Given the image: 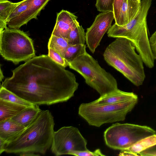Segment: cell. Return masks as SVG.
I'll list each match as a JSON object with an SVG mask.
<instances>
[{"label": "cell", "instance_id": "obj_14", "mask_svg": "<svg viewBox=\"0 0 156 156\" xmlns=\"http://www.w3.org/2000/svg\"><path fill=\"white\" fill-rule=\"evenodd\" d=\"M136 98H138V96L133 92H125L118 89L100 96L99 98L91 102L97 105L112 104Z\"/></svg>", "mask_w": 156, "mask_h": 156}, {"label": "cell", "instance_id": "obj_34", "mask_svg": "<svg viewBox=\"0 0 156 156\" xmlns=\"http://www.w3.org/2000/svg\"><path fill=\"white\" fill-rule=\"evenodd\" d=\"M133 0L135 1H136V2H141V0Z\"/></svg>", "mask_w": 156, "mask_h": 156}, {"label": "cell", "instance_id": "obj_13", "mask_svg": "<svg viewBox=\"0 0 156 156\" xmlns=\"http://www.w3.org/2000/svg\"><path fill=\"white\" fill-rule=\"evenodd\" d=\"M140 5L139 2L133 0H124L115 23L123 26L131 21L137 14Z\"/></svg>", "mask_w": 156, "mask_h": 156}, {"label": "cell", "instance_id": "obj_1", "mask_svg": "<svg viewBox=\"0 0 156 156\" xmlns=\"http://www.w3.org/2000/svg\"><path fill=\"white\" fill-rule=\"evenodd\" d=\"M12 72V76L1 85L35 105L66 101L74 96L79 85L74 74L48 55L35 56Z\"/></svg>", "mask_w": 156, "mask_h": 156}, {"label": "cell", "instance_id": "obj_27", "mask_svg": "<svg viewBox=\"0 0 156 156\" xmlns=\"http://www.w3.org/2000/svg\"><path fill=\"white\" fill-rule=\"evenodd\" d=\"M71 155L77 156H103V154L99 149H96L94 151H91L88 149L83 151H76L72 152Z\"/></svg>", "mask_w": 156, "mask_h": 156}, {"label": "cell", "instance_id": "obj_20", "mask_svg": "<svg viewBox=\"0 0 156 156\" xmlns=\"http://www.w3.org/2000/svg\"><path fill=\"white\" fill-rule=\"evenodd\" d=\"M156 146V134L145 137L125 150H127L137 154L140 152Z\"/></svg>", "mask_w": 156, "mask_h": 156}, {"label": "cell", "instance_id": "obj_5", "mask_svg": "<svg viewBox=\"0 0 156 156\" xmlns=\"http://www.w3.org/2000/svg\"><path fill=\"white\" fill-rule=\"evenodd\" d=\"M68 65L81 75L86 83L96 90L101 96L118 89L116 79L87 51L68 62Z\"/></svg>", "mask_w": 156, "mask_h": 156}, {"label": "cell", "instance_id": "obj_16", "mask_svg": "<svg viewBox=\"0 0 156 156\" xmlns=\"http://www.w3.org/2000/svg\"><path fill=\"white\" fill-rule=\"evenodd\" d=\"M41 110L37 105L27 107L11 119L26 128L33 122Z\"/></svg>", "mask_w": 156, "mask_h": 156}, {"label": "cell", "instance_id": "obj_25", "mask_svg": "<svg viewBox=\"0 0 156 156\" xmlns=\"http://www.w3.org/2000/svg\"><path fill=\"white\" fill-rule=\"evenodd\" d=\"M48 56L54 62L65 68L68 65V62L59 53L51 48H48Z\"/></svg>", "mask_w": 156, "mask_h": 156}, {"label": "cell", "instance_id": "obj_9", "mask_svg": "<svg viewBox=\"0 0 156 156\" xmlns=\"http://www.w3.org/2000/svg\"><path fill=\"white\" fill-rule=\"evenodd\" d=\"M87 144L77 128L64 126L54 132L51 149L56 156L71 155L73 152L87 150Z\"/></svg>", "mask_w": 156, "mask_h": 156}, {"label": "cell", "instance_id": "obj_12", "mask_svg": "<svg viewBox=\"0 0 156 156\" xmlns=\"http://www.w3.org/2000/svg\"><path fill=\"white\" fill-rule=\"evenodd\" d=\"M50 0H31L29 9L16 21L10 28L19 29L31 20L37 19Z\"/></svg>", "mask_w": 156, "mask_h": 156}, {"label": "cell", "instance_id": "obj_4", "mask_svg": "<svg viewBox=\"0 0 156 156\" xmlns=\"http://www.w3.org/2000/svg\"><path fill=\"white\" fill-rule=\"evenodd\" d=\"M152 0H142L139 11L135 17L123 26L115 23L107 32L109 37H123L130 41L140 55L149 52L150 47L148 37L147 16Z\"/></svg>", "mask_w": 156, "mask_h": 156}, {"label": "cell", "instance_id": "obj_3", "mask_svg": "<svg viewBox=\"0 0 156 156\" xmlns=\"http://www.w3.org/2000/svg\"><path fill=\"white\" fill-rule=\"evenodd\" d=\"M135 47L129 40L118 37L110 43L103 55L110 66L121 73L134 85H142L145 75L143 61L136 51Z\"/></svg>", "mask_w": 156, "mask_h": 156}, {"label": "cell", "instance_id": "obj_24", "mask_svg": "<svg viewBox=\"0 0 156 156\" xmlns=\"http://www.w3.org/2000/svg\"><path fill=\"white\" fill-rule=\"evenodd\" d=\"M86 45L85 44L70 45L67 48L64 57L69 62L85 53Z\"/></svg>", "mask_w": 156, "mask_h": 156}, {"label": "cell", "instance_id": "obj_17", "mask_svg": "<svg viewBox=\"0 0 156 156\" xmlns=\"http://www.w3.org/2000/svg\"><path fill=\"white\" fill-rule=\"evenodd\" d=\"M27 107L0 99V122L11 119Z\"/></svg>", "mask_w": 156, "mask_h": 156}, {"label": "cell", "instance_id": "obj_32", "mask_svg": "<svg viewBox=\"0 0 156 156\" xmlns=\"http://www.w3.org/2000/svg\"><path fill=\"white\" fill-rule=\"evenodd\" d=\"M20 154V155L21 156H34L40 155L39 154H37L35 153L31 152L22 153Z\"/></svg>", "mask_w": 156, "mask_h": 156}, {"label": "cell", "instance_id": "obj_33", "mask_svg": "<svg viewBox=\"0 0 156 156\" xmlns=\"http://www.w3.org/2000/svg\"><path fill=\"white\" fill-rule=\"evenodd\" d=\"M0 82H1L2 80L3 79L4 76L2 72V70L1 68L0 69Z\"/></svg>", "mask_w": 156, "mask_h": 156}, {"label": "cell", "instance_id": "obj_22", "mask_svg": "<svg viewBox=\"0 0 156 156\" xmlns=\"http://www.w3.org/2000/svg\"><path fill=\"white\" fill-rule=\"evenodd\" d=\"M31 0H23L16 7L10 15L7 26L10 28L16 21L29 8Z\"/></svg>", "mask_w": 156, "mask_h": 156}, {"label": "cell", "instance_id": "obj_6", "mask_svg": "<svg viewBox=\"0 0 156 156\" xmlns=\"http://www.w3.org/2000/svg\"><path fill=\"white\" fill-rule=\"evenodd\" d=\"M138 98L112 104L97 105L83 103L79 108L78 114L92 126L99 127L107 123L124 121L127 114L136 104Z\"/></svg>", "mask_w": 156, "mask_h": 156}, {"label": "cell", "instance_id": "obj_26", "mask_svg": "<svg viewBox=\"0 0 156 156\" xmlns=\"http://www.w3.org/2000/svg\"><path fill=\"white\" fill-rule=\"evenodd\" d=\"M114 0H96L95 6L98 10L101 12L113 11Z\"/></svg>", "mask_w": 156, "mask_h": 156}, {"label": "cell", "instance_id": "obj_21", "mask_svg": "<svg viewBox=\"0 0 156 156\" xmlns=\"http://www.w3.org/2000/svg\"><path fill=\"white\" fill-rule=\"evenodd\" d=\"M69 45L67 40L62 37L51 34L48 42V48L55 50L64 57Z\"/></svg>", "mask_w": 156, "mask_h": 156}, {"label": "cell", "instance_id": "obj_15", "mask_svg": "<svg viewBox=\"0 0 156 156\" xmlns=\"http://www.w3.org/2000/svg\"><path fill=\"white\" fill-rule=\"evenodd\" d=\"M25 128L11 119L0 122V138L7 143L13 140Z\"/></svg>", "mask_w": 156, "mask_h": 156}, {"label": "cell", "instance_id": "obj_31", "mask_svg": "<svg viewBox=\"0 0 156 156\" xmlns=\"http://www.w3.org/2000/svg\"><path fill=\"white\" fill-rule=\"evenodd\" d=\"M7 143L0 138V154L5 152V148Z\"/></svg>", "mask_w": 156, "mask_h": 156}, {"label": "cell", "instance_id": "obj_2", "mask_svg": "<svg viewBox=\"0 0 156 156\" xmlns=\"http://www.w3.org/2000/svg\"><path fill=\"white\" fill-rule=\"evenodd\" d=\"M55 124L51 112L48 110H41L29 126L6 143L5 152L45 154L51 145Z\"/></svg>", "mask_w": 156, "mask_h": 156}, {"label": "cell", "instance_id": "obj_11", "mask_svg": "<svg viewBox=\"0 0 156 156\" xmlns=\"http://www.w3.org/2000/svg\"><path fill=\"white\" fill-rule=\"evenodd\" d=\"M77 17L73 13L62 10L57 13L56 23L51 34L67 40Z\"/></svg>", "mask_w": 156, "mask_h": 156}, {"label": "cell", "instance_id": "obj_8", "mask_svg": "<svg viewBox=\"0 0 156 156\" xmlns=\"http://www.w3.org/2000/svg\"><path fill=\"white\" fill-rule=\"evenodd\" d=\"M156 134V131L147 126L130 123L113 124L104 132L106 144L114 150H125L140 140Z\"/></svg>", "mask_w": 156, "mask_h": 156}, {"label": "cell", "instance_id": "obj_23", "mask_svg": "<svg viewBox=\"0 0 156 156\" xmlns=\"http://www.w3.org/2000/svg\"><path fill=\"white\" fill-rule=\"evenodd\" d=\"M0 99L27 107L35 105L22 99L1 85L0 86Z\"/></svg>", "mask_w": 156, "mask_h": 156}, {"label": "cell", "instance_id": "obj_19", "mask_svg": "<svg viewBox=\"0 0 156 156\" xmlns=\"http://www.w3.org/2000/svg\"><path fill=\"white\" fill-rule=\"evenodd\" d=\"M67 42L71 45L85 44L86 34L82 26L80 25L77 20L69 34Z\"/></svg>", "mask_w": 156, "mask_h": 156}, {"label": "cell", "instance_id": "obj_7", "mask_svg": "<svg viewBox=\"0 0 156 156\" xmlns=\"http://www.w3.org/2000/svg\"><path fill=\"white\" fill-rule=\"evenodd\" d=\"M0 53L5 60L17 64L35 56L32 39L19 29L7 27L0 32Z\"/></svg>", "mask_w": 156, "mask_h": 156}, {"label": "cell", "instance_id": "obj_18", "mask_svg": "<svg viewBox=\"0 0 156 156\" xmlns=\"http://www.w3.org/2000/svg\"><path fill=\"white\" fill-rule=\"evenodd\" d=\"M20 2H12L8 0H0V32L7 28L9 17Z\"/></svg>", "mask_w": 156, "mask_h": 156}, {"label": "cell", "instance_id": "obj_28", "mask_svg": "<svg viewBox=\"0 0 156 156\" xmlns=\"http://www.w3.org/2000/svg\"><path fill=\"white\" fill-rule=\"evenodd\" d=\"M151 49L154 59H156V31L149 39Z\"/></svg>", "mask_w": 156, "mask_h": 156}, {"label": "cell", "instance_id": "obj_10", "mask_svg": "<svg viewBox=\"0 0 156 156\" xmlns=\"http://www.w3.org/2000/svg\"><path fill=\"white\" fill-rule=\"evenodd\" d=\"M114 15L112 11L103 12L96 17L92 25L87 29L86 42L87 47L94 53L104 35L111 26Z\"/></svg>", "mask_w": 156, "mask_h": 156}, {"label": "cell", "instance_id": "obj_29", "mask_svg": "<svg viewBox=\"0 0 156 156\" xmlns=\"http://www.w3.org/2000/svg\"><path fill=\"white\" fill-rule=\"evenodd\" d=\"M124 0H114L113 12L115 21L118 18Z\"/></svg>", "mask_w": 156, "mask_h": 156}, {"label": "cell", "instance_id": "obj_30", "mask_svg": "<svg viewBox=\"0 0 156 156\" xmlns=\"http://www.w3.org/2000/svg\"><path fill=\"white\" fill-rule=\"evenodd\" d=\"M119 155L122 156H138V155L127 150H122Z\"/></svg>", "mask_w": 156, "mask_h": 156}]
</instances>
